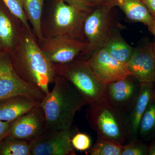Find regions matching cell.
Returning <instances> with one entry per match:
<instances>
[{"label": "cell", "mask_w": 155, "mask_h": 155, "mask_svg": "<svg viewBox=\"0 0 155 155\" xmlns=\"http://www.w3.org/2000/svg\"><path fill=\"white\" fill-rule=\"evenodd\" d=\"M9 55L19 77L47 94L57 76L55 68L43 52L32 29L22 26L18 44Z\"/></svg>", "instance_id": "obj_1"}, {"label": "cell", "mask_w": 155, "mask_h": 155, "mask_svg": "<svg viewBox=\"0 0 155 155\" xmlns=\"http://www.w3.org/2000/svg\"><path fill=\"white\" fill-rule=\"evenodd\" d=\"M51 91L40 102L47 130L71 129L75 114L87 104L86 101L65 78L57 75Z\"/></svg>", "instance_id": "obj_2"}, {"label": "cell", "mask_w": 155, "mask_h": 155, "mask_svg": "<svg viewBox=\"0 0 155 155\" xmlns=\"http://www.w3.org/2000/svg\"><path fill=\"white\" fill-rule=\"evenodd\" d=\"M88 13L62 1L55 0L50 13L45 18H42L43 36L67 37L84 41L82 29Z\"/></svg>", "instance_id": "obj_3"}, {"label": "cell", "mask_w": 155, "mask_h": 155, "mask_svg": "<svg viewBox=\"0 0 155 155\" xmlns=\"http://www.w3.org/2000/svg\"><path fill=\"white\" fill-rule=\"evenodd\" d=\"M86 117L97 135L124 145L127 143L125 114L106 98L89 105Z\"/></svg>", "instance_id": "obj_4"}, {"label": "cell", "mask_w": 155, "mask_h": 155, "mask_svg": "<svg viewBox=\"0 0 155 155\" xmlns=\"http://www.w3.org/2000/svg\"><path fill=\"white\" fill-rule=\"evenodd\" d=\"M54 64L57 75L69 81L87 104L105 98L106 84L97 79L86 60L79 58L67 64Z\"/></svg>", "instance_id": "obj_5"}, {"label": "cell", "mask_w": 155, "mask_h": 155, "mask_svg": "<svg viewBox=\"0 0 155 155\" xmlns=\"http://www.w3.org/2000/svg\"><path fill=\"white\" fill-rule=\"evenodd\" d=\"M113 8L103 3L94 7L87 13L84 22L82 34L87 47L82 58L87 60L95 51L103 47L113 28L110 12Z\"/></svg>", "instance_id": "obj_6"}, {"label": "cell", "mask_w": 155, "mask_h": 155, "mask_svg": "<svg viewBox=\"0 0 155 155\" xmlns=\"http://www.w3.org/2000/svg\"><path fill=\"white\" fill-rule=\"evenodd\" d=\"M45 95L40 89L19 77L9 54L0 53V102L17 96L28 97L41 101Z\"/></svg>", "instance_id": "obj_7"}, {"label": "cell", "mask_w": 155, "mask_h": 155, "mask_svg": "<svg viewBox=\"0 0 155 155\" xmlns=\"http://www.w3.org/2000/svg\"><path fill=\"white\" fill-rule=\"evenodd\" d=\"M37 40L45 56L53 64H67L82 58L87 47L84 41L67 37L43 36Z\"/></svg>", "instance_id": "obj_8"}, {"label": "cell", "mask_w": 155, "mask_h": 155, "mask_svg": "<svg viewBox=\"0 0 155 155\" xmlns=\"http://www.w3.org/2000/svg\"><path fill=\"white\" fill-rule=\"evenodd\" d=\"M72 128L68 130H47L30 141L31 155H75L71 143Z\"/></svg>", "instance_id": "obj_9"}, {"label": "cell", "mask_w": 155, "mask_h": 155, "mask_svg": "<svg viewBox=\"0 0 155 155\" xmlns=\"http://www.w3.org/2000/svg\"><path fill=\"white\" fill-rule=\"evenodd\" d=\"M86 61L97 79L106 85L130 75L126 64L111 57L104 47L95 51Z\"/></svg>", "instance_id": "obj_10"}, {"label": "cell", "mask_w": 155, "mask_h": 155, "mask_svg": "<svg viewBox=\"0 0 155 155\" xmlns=\"http://www.w3.org/2000/svg\"><path fill=\"white\" fill-rule=\"evenodd\" d=\"M47 131L46 120L40 104L14 121L9 135L31 141Z\"/></svg>", "instance_id": "obj_11"}, {"label": "cell", "mask_w": 155, "mask_h": 155, "mask_svg": "<svg viewBox=\"0 0 155 155\" xmlns=\"http://www.w3.org/2000/svg\"><path fill=\"white\" fill-rule=\"evenodd\" d=\"M141 83L131 76L106 85L105 98L123 114L133 104L138 97Z\"/></svg>", "instance_id": "obj_12"}, {"label": "cell", "mask_w": 155, "mask_h": 155, "mask_svg": "<svg viewBox=\"0 0 155 155\" xmlns=\"http://www.w3.org/2000/svg\"><path fill=\"white\" fill-rule=\"evenodd\" d=\"M130 75L140 83L155 84V57L153 44L134 48L126 64Z\"/></svg>", "instance_id": "obj_13"}, {"label": "cell", "mask_w": 155, "mask_h": 155, "mask_svg": "<svg viewBox=\"0 0 155 155\" xmlns=\"http://www.w3.org/2000/svg\"><path fill=\"white\" fill-rule=\"evenodd\" d=\"M155 91V84L141 83L138 97L124 114L127 128V143L138 138L139 128L142 117Z\"/></svg>", "instance_id": "obj_14"}, {"label": "cell", "mask_w": 155, "mask_h": 155, "mask_svg": "<svg viewBox=\"0 0 155 155\" xmlns=\"http://www.w3.org/2000/svg\"><path fill=\"white\" fill-rule=\"evenodd\" d=\"M8 11L0 7V53L10 54L18 44L23 25Z\"/></svg>", "instance_id": "obj_15"}, {"label": "cell", "mask_w": 155, "mask_h": 155, "mask_svg": "<svg viewBox=\"0 0 155 155\" xmlns=\"http://www.w3.org/2000/svg\"><path fill=\"white\" fill-rule=\"evenodd\" d=\"M41 101L25 96H17L0 102V121L14 122L39 105Z\"/></svg>", "instance_id": "obj_16"}, {"label": "cell", "mask_w": 155, "mask_h": 155, "mask_svg": "<svg viewBox=\"0 0 155 155\" xmlns=\"http://www.w3.org/2000/svg\"><path fill=\"white\" fill-rule=\"evenodd\" d=\"M103 3L112 8L118 7L130 21L140 22L148 27L153 20L142 0H105Z\"/></svg>", "instance_id": "obj_17"}, {"label": "cell", "mask_w": 155, "mask_h": 155, "mask_svg": "<svg viewBox=\"0 0 155 155\" xmlns=\"http://www.w3.org/2000/svg\"><path fill=\"white\" fill-rule=\"evenodd\" d=\"M103 47L111 57L124 64L130 60L134 50L122 37L120 32L114 29Z\"/></svg>", "instance_id": "obj_18"}, {"label": "cell", "mask_w": 155, "mask_h": 155, "mask_svg": "<svg viewBox=\"0 0 155 155\" xmlns=\"http://www.w3.org/2000/svg\"><path fill=\"white\" fill-rule=\"evenodd\" d=\"M23 8L37 38L42 37L41 20L45 0H22Z\"/></svg>", "instance_id": "obj_19"}, {"label": "cell", "mask_w": 155, "mask_h": 155, "mask_svg": "<svg viewBox=\"0 0 155 155\" xmlns=\"http://www.w3.org/2000/svg\"><path fill=\"white\" fill-rule=\"evenodd\" d=\"M155 137V91L142 117L138 133V138L141 140H152Z\"/></svg>", "instance_id": "obj_20"}, {"label": "cell", "mask_w": 155, "mask_h": 155, "mask_svg": "<svg viewBox=\"0 0 155 155\" xmlns=\"http://www.w3.org/2000/svg\"><path fill=\"white\" fill-rule=\"evenodd\" d=\"M0 155H31L30 141L7 136L0 143Z\"/></svg>", "instance_id": "obj_21"}, {"label": "cell", "mask_w": 155, "mask_h": 155, "mask_svg": "<svg viewBox=\"0 0 155 155\" xmlns=\"http://www.w3.org/2000/svg\"><path fill=\"white\" fill-rule=\"evenodd\" d=\"M123 145L97 135L95 143L88 151L91 155H121Z\"/></svg>", "instance_id": "obj_22"}, {"label": "cell", "mask_w": 155, "mask_h": 155, "mask_svg": "<svg viewBox=\"0 0 155 155\" xmlns=\"http://www.w3.org/2000/svg\"><path fill=\"white\" fill-rule=\"evenodd\" d=\"M7 8L13 15L19 19L22 25L29 30H31L28 18L23 8L22 0H2Z\"/></svg>", "instance_id": "obj_23"}, {"label": "cell", "mask_w": 155, "mask_h": 155, "mask_svg": "<svg viewBox=\"0 0 155 155\" xmlns=\"http://www.w3.org/2000/svg\"><path fill=\"white\" fill-rule=\"evenodd\" d=\"M149 147L137 138L123 145L121 155H148Z\"/></svg>", "instance_id": "obj_24"}, {"label": "cell", "mask_w": 155, "mask_h": 155, "mask_svg": "<svg viewBox=\"0 0 155 155\" xmlns=\"http://www.w3.org/2000/svg\"><path fill=\"white\" fill-rule=\"evenodd\" d=\"M71 143L73 147L77 150L85 151L91 147V139L86 134L78 132L72 136Z\"/></svg>", "instance_id": "obj_25"}, {"label": "cell", "mask_w": 155, "mask_h": 155, "mask_svg": "<svg viewBox=\"0 0 155 155\" xmlns=\"http://www.w3.org/2000/svg\"><path fill=\"white\" fill-rule=\"evenodd\" d=\"M68 5L87 12H89L94 8L88 0H60Z\"/></svg>", "instance_id": "obj_26"}, {"label": "cell", "mask_w": 155, "mask_h": 155, "mask_svg": "<svg viewBox=\"0 0 155 155\" xmlns=\"http://www.w3.org/2000/svg\"><path fill=\"white\" fill-rule=\"evenodd\" d=\"M13 122L0 121V143L9 135Z\"/></svg>", "instance_id": "obj_27"}, {"label": "cell", "mask_w": 155, "mask_h": 155, "mask_svg": "<svg viewBox=\"0 0 155 155\" xmlns=\"http://www.w3.org/2000/svg\"><path fill=\"white\" fill-rule=\"evenodd\" d=\"M153 19H155V0H142Z\"/></svg>", "instance_id": "obj_28"}, {"label": "cell", "mask_w": 155, "mask_h": 155, "mask_svg": "<svg viewBox=\"0 0 155 155\" xmlns=\"http://www.w3.org/2000/svg\"><path fill=\"white\" fill-rule=\"evenodd\" d=\"M152 140V141L149 147L148 155H155V137Z\"/></svg>", "instance_id": "obj_29"}, {"label": "cell", "mask_w": 155, "mask_h": 155, "mask_svg": "<svg viewBox=\"0 0 155 155\" xmlns=\"http://www.w3.org/2000/svg\"><path fill=\"white\" fill-rule=\"evenodd\" d=\"M88 2L93 7L101 5L105 0H88Z\"/></svg>", "instance_id": "obj_30"}, {"label": "cell", "mask_w": 155, "mask_h": 155, "mask_svg": "<svg viewBox=\"0 0 155 155\" xmlns=\"http://www.w3.org/2000/svg\"><path fill=\"white\" fill-rule=\"evenodd\" d=\"M148 27L150 32L152 34L155 38V19H153L150 25Z\"/></svg>", "instance_id": "obj_31"}, {"label": "cell", "mask_w": 155, "mask_h": 155, "mask_svg": "<svg viewBox=\"0 0 155 155\" xmlns=\"http://www.w3.org/2000/svg\"><path fill=\"white\" fill-rule=\"evenodd\" d=\"M153 48L154 53V55L155 57V42L153 43Z\"/></svg>", "instance_id": "obj_32"}]
</instances>
